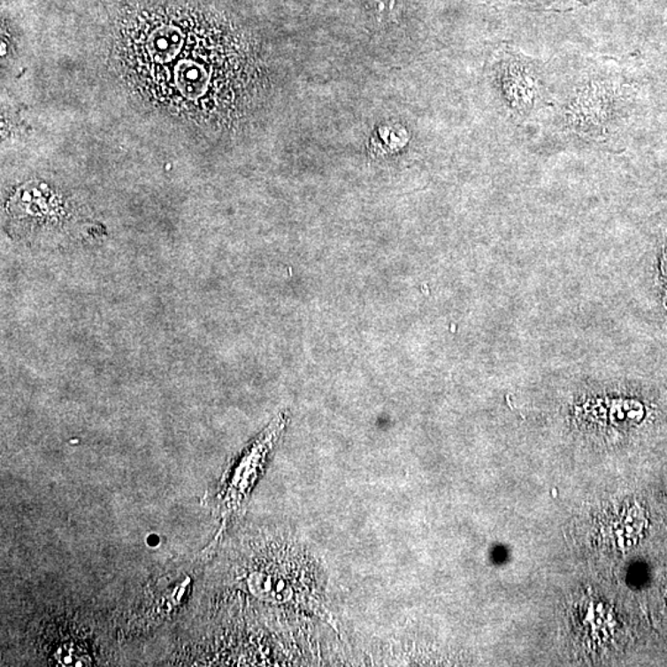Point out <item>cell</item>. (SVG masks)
I'll return each mask as SVG.
<instances>
[{"label":"cell","instance_id":"cell-1","mask_svg":"<svg viewBox=\"0 0 667 667\" xmlns=\"http://www.w3.org/2000/svg\"><path fill=\"white\" fill-rule=\"evenodd\" d=\"M207 12L191 5L158 4L126 19L123 52L134 72L162 101L187 109L207 108L219 82L229 37Z\"/></svg>","mask_w":667,"mask_h":667},{"label":"cell","instance_id":"cell-2","mask_svg":"<svg viewBox=\"0 0 667 667\" xmlns=\"http://www.w3.org/2000/svg\"><path fill=\"white\" fill-rule=\"evenodd\" d=\"M286 424L287 417L285 414L277 417V419L264 430L263 434L258 436L254 444L242 455L236 466L234 467L229 481H227L223 494H221L226 513L234 514L244 510L245 502L250 494L255 479H257L258 473L263 471L268 454L279 441L280 435L286 428Z\"/></svg>","mask_w":667,"mask_h":667},{"label":"cell","instance_id":"cell-3","mask_svg":"<svg viewBox=\"0 0 667 667\" xmlns=\"http://www.w3.org/2000/svg\"><path fill=\"white\" fill-rule=\"evenodd\" d=\"M520 4L534 6L541 9H557V11H565V9L573 8L578 4H585L591 0H514Z\"/></svg>","mask_w":667,"mask_h":667},{"label":"cell","instance_id":"cell-4","mask_svg":"<svg viewBox=\"0 0 667 667\" xmlns=\"http://www.w3.org/2000/svg\"><path fill=\"white\" fill-rule=\"evenodd\" d=\"M149 545H151V547H156V545L160 542V538H158L157 535H150L148 539Z\"/></svg>","mask_w":667,"mask_h":667}]
</instances>
